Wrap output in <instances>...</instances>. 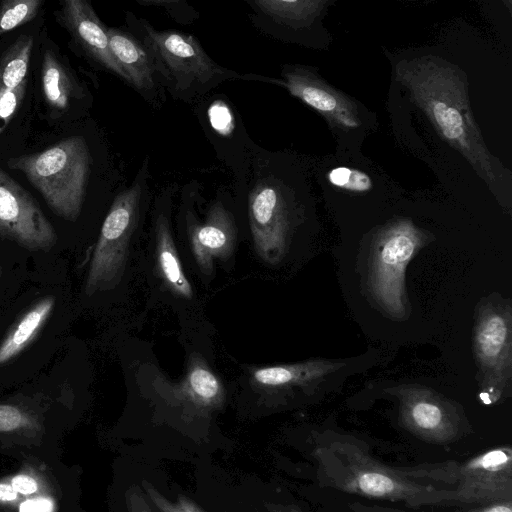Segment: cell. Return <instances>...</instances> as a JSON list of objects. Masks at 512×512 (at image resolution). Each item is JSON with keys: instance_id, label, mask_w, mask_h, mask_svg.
I'll use <instances>...</instances> for the list:
<instances>
[{"instance_id": "obj_13", "label": "cell", "mask_w": 512, "mask_h": 512, "mask_svg": "<svg viewBox=\"0 0 512 512\" xmlns=\"http://www.w3.org/2000/svg\"><path fill=\"white\" fill-rule=\"evenodd\" d=\"M394 395L399 400L400 425L425 442L449 444L471 432L463 409L433 391L406 388Z\"/></svg>"}, {"instance_id": "obj_34", "label": "cell", "mask_w": 512, "mask_h": 512, "mask_svg": "<svg viewBox=\"0 0 512 512\" xmlns=\"http://www.w3.org/2000/svg\"><path fill=\"white\" fill-rule=\"evenodd\" d=\"M346 512H404L403 510L377 504L354 502L348 505Z\"/></svg>"}, {"instance_id": "obj_7", "label": "cell", "mask_w": 512, "mask_h": 512, "mask_svg": "<svg viewBox=\"0 0 512 512\" xmlns=\"http://www.w3.org/2000/svg\"><path fill=\"white\" fill-rule=\"evenodd\" d=\"M125 21L152 52L164 89L176 100L194 103L223 82L242 78L237 71L215 62L191 34L158 30L129 11Z\"/></svg>"}, {"instance_id": "obj_25", "label": "cell", "mask_w": 512, "mask_h": 512, "mask_svg": "<svg viewBox=\"0 0 512 512\" xmlns=\"http://www.w3.org/2000/svg\"><path fill=\"white\" fill-rule=\"evenodd\" d=\"M327 178L332 185L351 192H367L373 187L368 174L345 166L332 169Z\"/></svg>"}, {"instance_id": "obj_35", "label": "cell", "mask_w": 512, "mask_h": 512, "mask_svg": "<svg viewBox=\"0 0 512 512\" xmlns=\"http://www.w3.org/2000/svg\"><path fill=\"white\" fill-rule=\"evenodd\" d=\"M264 506L268 512H305L295 504L265 502Z\"/></svg>"}, {"instance_id": "obj_28", "label": "cell", "mask_w": 512, "mask_h": 512, "mask_svg": "<svg viewBox=\"0 0 512 512\" xmlns=\"http://www.w3.org/2000/svg\"><path fill=\"white\" fill-rule=\"evenodd\" d=\"M143 6H157L164 9L170 17L184 24L198 18V12L185 1L179 0H136Z\"/></svg>"}, {"instance_id": "obj_3", "label": "cell", "mask_w": 512, "mask_h": 512, "mask_svg": "<svg viewBox=\"0 0 512 512\" xmlns=\"http://www.w3.org/2000/svg\"><path fill=\"white\" fill-rule=\"evenodd\" d=\"M396 77L410 92L435 129L458 150L493 191L506 177V169L485 145L474 120L464 73L433 56L403 61Z\"/></svg>"}, {"instance_id": "obj_14", "label": "cell", "mask_w": 512, "mask_h": 512, "mask_svg": "<svg viewBox=\"0 0 512 512\" xmlns=\"http://www.w3.org/2000/svg\"><path fill=\"white\" fill-rule=\"evenodd\" d=\"M194 112L217 157L242 175L255 144L236 107L227 96L205 95L194 102Z\"/></svg>"}, {"instance_id": "obj_12", "label": "cell", "mask_w": 512, "mask_h": 512, "mask_svg": "<svg viewBox=\"0 0 512 512\" xmlns=\"http://www.w3.org/2000/svg\"><path fill=\"white\" fill-rule=\"evenodd\" d=\"M455 485L441 506L465 507L512 500V448L501 445L463 463L456 462Z\"/></svg>"}, {"instance_id": "obj_10", "label": "cell", "mask_w": 512, "mask_h": 512, "mask_svg": "<svg viewBox=\"0 0 512 512\" xmlns=\"http://www.w3.org/2000/svg\"><path fill=\"white\" fill-rule=\"evenodd\" d=\"M425 235L410 220L388 224L376 235L370 262V287L377 302L390 314L406 309L405 271Z\"/></svg>"}, {"instance_id": "obj_5", "label": "cell", "mask_w": 512, "mask_h": 512, "mask_svg": "<svg viewBox=\"0 0 512 512\" xmlns=\"http://www.w3.org/2000/svg\"><path fill=\"white\" fill-rule=\"evenodd\" d=\"M176 183L166 185L154 197L141 262V281L150 307L162 306L178 318L187 344L204 340L210 332L203 303L190 280L172 225ZM194 343V344H195Z\"/></svg>"}, {"instance_id": "obj_29", "label": "cell", "mask_w": 512, "mask_h": 512, "mask_svg": "<svg viewBox=\"0 0 512 512\" xmlns=\"http://www.w3.org/2000/svg\"><path fill=\"white\" fill-rule=\"evenodd\" d=\"M31 425V419L19 408L0 404V432H11Z\"/></svg>"}, {"instance_id": "obj_6", "label": "cell", "mask_w": 512, "mask_h": 512, "mask_svg": "<svg viewBox=\"0 0 512 512\" xmlns=\"http://www.w3.org/2000/svg\"><path fill=\"white\" fill-rule=\"evenodd\" d=\"M199 184L191 181L181 189L176 214V240L182 261L205 286L214 280L218 268L234 267L240 241L241 223L234 196L219 190L199 215Z\"/></svg>"}, {"instance_id": "obj_2", "label": "cell", "mask_w": 512, "mask_h": 512, "mask_svg": "<svg viewBox=\"0 0 512 512\" xmlns=\"http://www.w3.org/2000/svg\"><path fill=\"white\" fill-rule=\"evenodd\" d=\"M323 487L365 498L403 502L411 508L438 505L453 486L439 483L440 463L393 467L373 457L366 445L348 434L324 432L315 449Z\"/></svg>"}, {"instance_id": "obj_16", "label": "cell", "mask_w": 512, "mask_h": 512, "mask_svg": "<svg viewBox=\"0 0 512 512\" xmlns=\"http://www.w3.org/2000/svg\"><path fill=\"white\" fill-rule=\"evenodd\" d=\"M107 34L111 52L128 85L148 104L158 108L165 100V89L150 49L127 27H107Z\"/></svg>"}, {"instance_id": "obj_4", "label": "cell", "mask_w": 512, "mask_h": 512, "mask_svg": "<svg viewBox=\"0 0 512 512\" xmlns=\"http://www.w3.org/2000/svg\"><path fill=\"white\" fill-rule=\"evenodd\" d=\"M150 160L147 156L132 183L114 196L95 243L84 292L131 301L141 281L145 225L151 210Z\"/></svg>"}, {"instance_id": "obj_32", "label": "cell", "mask_w": 512, "mask_h": 512, "mask_svg": "<svg viewBox=\"0 0 512 512\" xmlns=\"http://www.w3.org/2000/svg\"><path fill=\"white\" fill-rule=\"evenodd\" d=\"M10 484L18 493L23 495H32L38 490L37 481L27 474L15 475Z\"/></svg>"}, {"instance_id": "obj_27", "label": "cell", "mask_w": 512, "mask_h": 512, "mask_svg": "<svg viewBox=\"0 0 512 512\" xmlns=\"http://www.w3.org/2000/svg\"><path fill=\"white\" fill-rule=\"evenodd\" d=\"M27 81H23L12 90H0V135L14 117L19 108L25 92Z\"/></svg>"}, {"instance_id": "obj_36", "label": "cell", "mask_w": 512, "mask_h": 512, "mask_svg": "<svg viewBox=\"0 0 512 512\" xmlns=\"http://www.w3.org/2000/svg\"><path fill=\"white\" fill-rule=\"evenodd\" d=\"M18 497V492L11 484L0 482V502H10Z\"/></svg>"}, {"instance_id": "obj_24", "label": "cell", "mask_w": 512, "mask_h": 512, "mask_svg": "<svg viewBox=\"0 0 512 512\" xmlns=\"http://www.w3.org/2000/svg\"><path fill=\"white\" fill-rule=\"evenodd\" d=\"M42 5V0H5L0 2V35L34 19Z\"/></svg>"}, {"instance_id": "obj_11", "label": "cell", "mask_w": 512, "mask_h": 512, "mask_svg": "<svg viewBox=\"0 0 512 512\" xmlns=\"http://www.w3.org/2000/svg\"><path fill=\"white\" fill-rule=\"evenodd\" d=\"M281 78L244 74L241 79L271 83L285 88L321 114L337 133L357 132L364 126L359 105L350 97L327 84L312 68L299 64H284Z\"/></svg>"}, {"instance_id": "obj_9", "label": "cell", "mask_w": 512, "mask_h": 512, "mask_svg": "<svg viewBox=\"0 0 512 512\" xmlns=\"http://www.w3.org/2000/svg\"><path fill=\"white\" fill-rule=\"evenodd\" d=\"M366 354L341 360L310 359L273 366H245L238 380L243 391L273 405L310 403L336 391L346 378L369 365Z\"/></svg>"}, {"instance_id": "obj_26", "label": "cell", "mask_w": 512, "mask_h": 512, "mask_svg": "<svg viewBox=\"0 0 512 512\" xmlns=\"http://www.w3.org/2000/svg\"><path fill=\"white\" fill-rule=\"evenodd\" d=\"M142 489L158 512H204L197 503L185 495H178L174 502L168 500L146 480L142 481Z\"/></svg>"}, {"instance_id": "obj_21", "label": "cell", "mask_w": 512, "mask_h": 512, "mask_svg": "<svg viewBox=\"0 0 512 512\" xmlns=\"http://www.w3.org/2000/svg\"><path fill=\"white\" fill-rule=\"evenodd\" d=\"M54 298L39 301L20 319L0 345V365L19 354L42 327L54 306Z\"/></svg>"}, {"instance_id": "obj_23", "label": "cell", "mask_w": 512, "mask_h": 512, "mask_svg": "<svg viewBox=\"0 0 512 512\" xmlns=\"http://www.w3.org/2000/svg\"><path fill=\"white\" fill-rule=\"evenodd\" d=\"M33 37L21 35L0 55V90H12L26 80Z\"/></svg>"}, {"instance_id": "obj_30", "label": "cell", "mask_w": 512, "mask_h": 512, "mask_svg": "<svg viewBox=\"0 0 512 512\" xmlns=\"http://www.w3.org/2000/svg\"><path fill=\"white\" fill-rule=\"evenodd\" d=\"M126 506L129 512H153L142 488L131 486L126 492Z\"/></svg>"}, {"instance_id": "obj_31", "label": "cell", "mask_w": 512, "mask_h": 512, "mask_svg": "<svg viewBox=\"0 0 512 512\" xmlns=\"http://www.w3.org/2000/svg\"><path fill=\"white\" fill-rule=\"evenodd\" d=\"M455 512H512V500H501L481 505L459 507Z\"/></svg>"}, {"instance_id": "obj_20", "label": "cell", "mask_w": 512, "mask_h": 512, "mask_svg": "<svg viewBox=\"0 0 512 512\" xmlns=\"http://www.w3.org/2000/svg\"><path fill=\"white\" fill-rule=\"evenodd\" d=\"M173 391L174 399L197 412L219 409L226 398L221 380L198 350L190 351L186 374Z\"/></svg>"}, {"instance_id": "obj_33", "label": "cell", "mask_w": 512, "mask_h": 512, "mask_svg": "<svg viewBox=\"0 0 512 512\" xmlns=\"http://www.w3.org/2000/svg\"><path fill=\"white\" fill-rule=\"evenodd\" d=\"M53 508V501L48 498L38 497L24 501L19 507V512H52Z\"/></svg>"}, {"instance_id": "obj_17", "label": "cell", "mask_w": 512, "mask_h": 512, "mask_svg": "<svg viewBox=\"0 0 512 512\" xmlns=\"http://www.w3.org/2000/svg\"><path fill=\"white\" fill-rule=\"evenodd\" d=\"M252 24L281 41L305 43L306 33L324 10L321 0H246Z\"/></svg>"}, {"instance_id": "obj_8", "label": "cell", "mask_w": 512, "mask_h": 512, "mask_svg": "<svg viewBox=\"0 0 512 512\" xmlns=\"http://www.w3.org/2000/svg\"><path fill=\"white\" fill-rule=\"evenodd\" d=\"M92 165L91 150L82 136L7 160V166L21 171L51 210L68 221H76L82 212Z\"/></svg>"}, {"instance_id": "obj_15", "label": "cell", "mask_w": 512, "mask_h": 512, "mask_svg": "<svg viewBox=\"0 0 512 512\" xmlns=\"http://www.w3.org/2000/svg\"><path fill=\"white\" fill-rule=\"evenodd\" d=\"M0 234L33 250L49 249L57 238L35 199L1 167Z\"/></svg>"}, {"instance_id": "obj_18", "label": "cell", "mask_w": 512, "mask_h": 512, "mask_svg": "<svg viewBox=\"0 0 512 512\" xmlns=\"http://www.w3.org/2000/svg\"><path fill=\"white\" fill-rule=\"evenodd\" d=\"M60 16L66 28L86 54L101 67L128 84L124 71L111 52L107 26L99 19L90 2L65 0L62 2Z\"/></svg>"}, {"instance_id": "obj_19", "label": "cell", "mask_w": 512, "mask_h": 512, "mask_svg": "<svg viewBox=\"0 0 512 512\" xmlns=\"http://www.w3.org/2000/svg\"><path fill=\"white\" fill-rule=\"evenodd\" d=\"M510 316L502 309H485L475 332V350L481 368L503 379L511 368Z\"/></svg>"}, {"instance_id": "obj_22", "label": "cell", "mask_w": 512, "mask_h": 512, "mask_svg": "<svg viewBox=\"0 0 512 512\" xmlns=\"http://www.w3.org/2000/svg\"><path fill=\"white\" fill-rule=\"evenodd\" d=\"M42 84L48 105L56 110L65 109L77 87L71 75L51 50H46L42 61Z\"/></svg>"}, {"instance_id": "obj_1", "label": "cell", "mask_w": 512, "mask_h": 512, "mask_svg": "<svg viewBox=\"0 0 512 512\" xmlns=\"http://www.w3.org/2000/svg\"><path fill=\"white\" fill-rule=\"evenodd\" d=\"M283 153L254 144L235 183V203L243 239L255 258L269 269L299 260L305 244V207Z\"/></svg>"}]
</instances>
